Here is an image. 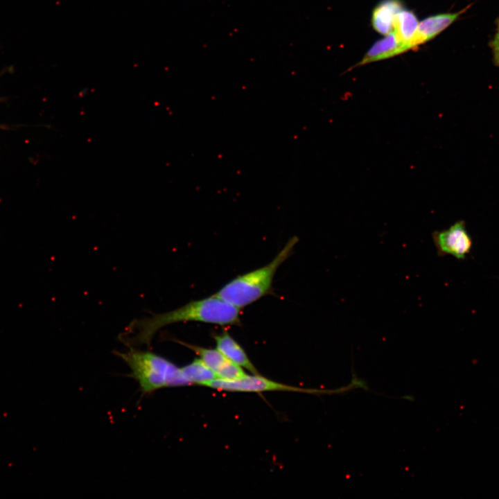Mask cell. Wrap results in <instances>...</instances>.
Masks as SVG:
<instances>
[{
    "instance_id": "obj_1",
    "label": "cell",
    "mask_w": 499,
    "mask_h": 499,
    "mask_svg": "<svg viewBox=\"0 0 499 499\" xmlns=\"http://www.w3.org/2000/svg\"><path fill=\"white\" fill-rule=\"evenodd\" d=\"M241 309L215 295L192 301L175 310L131 322L121 334L127 346H149L162 327L179 322H200L221 326L241 324Z\"/></svg>"
},
{
    "instance_id": "obj_2",
    "label": "cell",
    "mask_w": 499,
    "mask_h": 499,
    "mask_svg": "<svg viewBox=\"0 0 499 499\" xmlns=\"http://www.w3.org/2000/svg\"><path fill=\"white\" fill-rule=\"evenodd\" d=\"M298 241L297 236L292 237L268 264L236 277L214 295L240 309L268 295L277 269L290 256Z\"/></svg>"
},
{
    "instance_id": "obj_3",
    "label": "cell",
    "mask_w": 499,
    "mask_h": 499,
    "mask_svg": "<svg viewBox=\"0 0 499 499\" xmlns=\"http://www.w3.org/2000/svg\"><path fill=\"white\" fill-rule=\"evenodd\" d=\"M116 354L129 366L132 377L138 382L143 394L189 385L181 367L150 351L130 349Z\"/></svg>"
},
{
    "instance_id": "obj_4",
    "label": "cell",
    "mask_w": 499,
    "mask_h": 499,
    "mask_svg": "<svg viewBox=\"0 0 499 499\" xmlns=\"http://www.w3.org/2000/svg\"><path fill=\"white\" fill-rule=\"evenodd\" d=\"M220 391L262 392L267 391H292L308 393H326L327 391L303 389L268 379L259 374H254L236 380L216 378L202 385Z\"/></svg>"
},
{
    "instance_id": "obj_5",
    "label": "cell",
    "mask_w": 499,
    "mask_h": 499,
    "mask_svg": "<svg viewBox=\"0 0 499 499\" xmlns=\"http://www.w3.org/2000/svg\"><path fill=\"white\" fill-rule=\"evenodd\" d=\"M432 236L440 256L450 255L464 260L471 251L472 238L463 220L456 222L446 229L435 231Z\"/></svg>"
},
{
    "instance_id": "obj_6",
    "label": "cell",
    "mask_w": 499,
    "mask_h": 499,
    "mask_svg": "<svg viewBox=\"0 0 499 499\" xmlns=\"http://www.w3.org/2000/svg\"><path fill=\"white\" fill-rule=\"evenodd\" d=\"M175 342L198 354L204 363L217 375L218 378L236 380L247 375L241 367L231 362L217 349L204 348L178 340Z\"/></svg>"
},
{
    "instance_id": "obj_7",
    "label": "cell",
    "mask_w": 499,
    "mask_h": 499,
    "mask_svg": "<svg viewBox=\"0 0 499 499\" xmlns=\"http://www.w3.org/2000/svg\"><path fill=\"white\" fill-rule=\"evenodd\" d=\"M465 8L457 12L441 13L423 19L419 23L414 37L412 42V49L433 39L451 25L466 10Z\"/></svg>"
},
{
    "instance_id": "obj_8",
    "label": "cell",
    "mask_w": 499,
    "mask_h": 499,
    "mask_svg": "<svg viewBox=\"0 0 499 499\" xmlns=\"http://www.w3.org/2000/svg\"><path fill=\"white\" fill-rule=\"evenodd\" d=\"M216 349L229 360L253 374H259L240 345L227 331L213 336Z\"/></svg>"
},
{
    "instance_id": "obj_9",
    "label": "cell",
    "mask_w": 499,
    "mask_h": 499,
    "mask_svg": "<svg viewBox=\"0 0 499 499\" xmlns=\"http://www.w3.org/2000/svg\"><path fill=\"white\" fill-rule=\"evenodd\" d=\"M403 8L400 0H383L374 9L371 25L378 33L386 35L393 31L396 14Z\"/></svg>"
},
{
    "instance_id": "obj_10",
    "label": "cell",
    "mask_w": 499,
    "mask_h": 499,
    "mask_svg": "<svg viewBox=\"0 0 499 499\" xmlns=\"http://www.w3.org/2000/svg\"><path fill=\"white\" fill-rule=\"evenodd\" d=\"M408 51L399 42L394 31L376 41L368 50L358 65L379 61L394 57Z\"/></svg>"
},
{
    "instance_id": "obj_11",
    "label": "cell",
    "mask_w": 499,
    "mask_h": 499,
    "mask_svg": "<svg viewBox=\"0 0 499 499\" xmlns=\"http://www.w3.org/2000/svg\"><path fill=\"white\" fill-rule=\"evenodd\" d=\"M419 21L414 12L403 8L396 15L393 31L399 42L407 49H411Z\"/></svg>"
},
{
    "instance_id": "obj_12",
    "label": "cell",
    "mask_w": 499,
    "mask_h": 499,
    "mask_svg": "<svg viewBox=\"0 0 499 499\" xmlns=\"http://www.w3.org/2000/svg\"><path fill=\"white\" fill-rule=\"evenodd\" d=\"M181 368L189 385H202L208 381L218 378L217 375L200 358Z\"/></svg>"
},
{
    "instance_id": "obj_13",
    "label": "cell",
    "mask_w": 499,
    "mask_h": 499,
    "mask_svg": "<svg viewBox=\"0 0 499 499\" xmlns=\"http://www.w3.org/2000/svg\"><path fill=\"white\" fill-rule=\"evenodd\" d=\"M495 63L499 67V20L497 22V29L491 43Z\"/></svg>"
}]
</instances>
